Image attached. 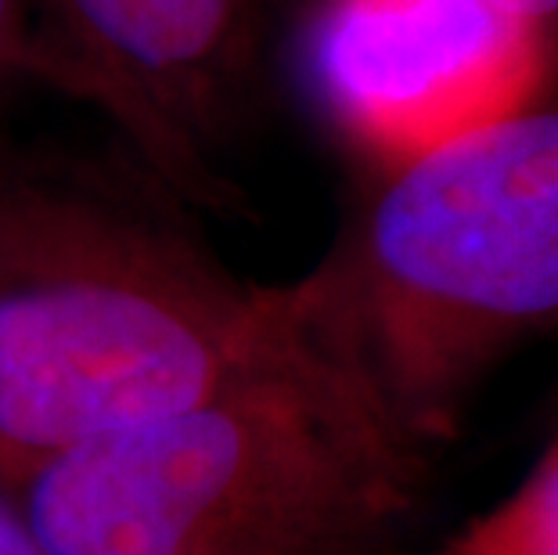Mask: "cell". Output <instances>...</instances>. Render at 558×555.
Listing matches in <instances>:
<instances>
[{
  "label": "cell",
  "mask_w": 558,
  "mask_h": 555,
  "mask_svg": "<svg viewBox=\"0 0 558 555\" xmlns=\"http://www.w3.org/2000/svg\"><path fill=\"white\" fill-rule=\"evenodd\" d=\"M425 469L295 311L253 369L47 458L15 491L54 555H367L418 505Z\"/></svg>",
  "instance_id": "obj_2"
},
{
  "label": "cell",
  "mask_w": 558,
  "mask_h": 555,
  "mask_svg": "<svg viewBox=\"0 0 558 555\" xmlns=\"http://www.w3.org/2000/svg\"><path fill=\"white\" fill-rule=\"evenodd\" d=\"M0 555H54L29 519L15 483L0 476Z\"/></svg>",
  "instance_id": "obj_8"
},
{
  "label": "cell",
  "mask_w": 558,
  "mask_h": 555,
  "mask_svg": "<svg viewBox=\"0 0 558 555\" xmlns=\"http://www.w3.org/2000/svg\"><path fill=\"white\" fill-rule=\"evenodd\" d=\"M37 84L116 126L184 206L228 209V156L264 76V0H33Z\"/></svg>",
  "instance_id": "obj_5"
},
{
  "label": "cell",
  "mask_w": 558,
  "mask_h": 555,
  "mask_svg": "<svg viewBox=\"0 0 558 555\" xmlns=\"http://www.w3.org/2000/svg\"><path fill=\"white\" fill-rule=\"evenodd\" d=\"M284 65L375 177L558 87V51L508 0H292Z\"/></svg>",
  "instance_id": "obj_4"
},
{
  "label": "cell",
  "mask_w": 558,
  "mask_h": 555,
  "mask_svg": "<svg viewBox=\"0 0 558 555\" xmlns=\"http://www.w3.org/2000/svg\"><path fill=\"white\" fill-rule=\"evenodd\" d=\"M284 286L414 444L454 441L486 375L558 333V87L378 173Z\"/></svg>",
  "instance_id": "obj_3"
},
{
  "label": "cell",
  "mask_w": 558,
  "mask_h": 555,
  "mask_svg": "<svg viewBox=\"0 0 558 555\" xmlns=\"http://www.w3.org/2000/svg\"><path fill=\"white\" fill-rule=\"evenodd\" d=\"M429 555H558V436L512 494Z\"/></svg>",
  "instance_id": "obj_6"
},
{
  "label": "cell",
  "mask_w": 558,
  "mask_h": 555,
  "mask_svg": "<svg viewBox=\"0 0 558 555\" xmlns=\"http://www.w3.org/2000/svg\"><path fill=\"white\" fill-rule=\"evenodd\" d=\"M37 4L33 0H0V101L11 91L37 84Z\"/></svg>",
  "instance_id": "obj_7"
},
{
  "label": "cell",
  "mask_w": 558,
  "mask_h": 555,
  "mask_svg": "<svg viewBox=\"0 0 558 555\" xmlns=\"http://www.w3.org/2000/svg\"><path fill=\"white\" fill-rule=\"evenodd\" d=\"M151 173L0 141V476L177 411L295 328Z\"/></svg>",
  "instance_id": "obj_1"
},
{
  "label": "cell",
  "mask_w": 558,
  "mask_h": 555,
  "mask_svg": "<svg viewBox=\"0 0 558 555\" xmlns=\"http://www.w3.org/2000/svg\"><path fill=\"white\" fill-rule=\"evenodd\" d=\"M526 22H533L558 51V0H508Z\"/></svg>",
  "instance_id": "obj_9"
}]
</instances>
